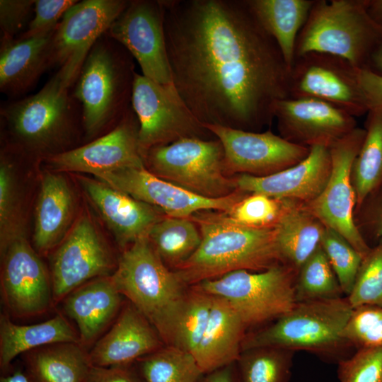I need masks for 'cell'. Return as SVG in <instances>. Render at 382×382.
Masks as SVG:
<instances>
[{
	"mask_svg": "<svg viewBox=\"0 0 382 382\" xmlns=\"http://www.w3.org/2000/svg\"><path fill=\"white\" fill-rule=\"evenodd\" d=\"M173 85L202 123L260 132L291 70L247 0H163Z\"/></svg>",
	"mask_w": 382,
	"mask_h": 382,
	"instance_id": "6da1fadb",
	"label": "cell"
},
{
	"mask_svg": "<svg viewBox=\"0 0 382 382\" xmlns=\"http://www.w3.org/2000/svg\"><path fill=\"white\" fill-rule=\"evenodd\" d=\"M193 218L199 225L201 243L175 271L185 285L193 286L237 270L261 272L283 263L275 228L241 226L224 214Z\"/></svg>",
	"mask_w": 382,
	"mask_h": 382,
	"instance_id": "7a4b0ae2",
	"label": "cell"
},
{
	"mask_svg": "<svg viewBox=\"0 0 382 382\" xmlns=\"http://www.w3.org/2000/svg\"><path fill=\"white\" fill-rule=\"evenodd\" d=\"M110 276L120 294L147 319L163 342L171 345L187 291L176 273L164 265L148 236L124 251Z\"/></svg>",
	"mask_w": 382,
	"mask_h": 382,
	"instance_id": "3957f363",
	"label": "cell"
},
{
	"mask_svg": "<svg viewBox=\"0 0 382 382\" xmlns=\"http://www.w3.org/2000/svg\"><path fill=\"white\" fill-rule=\"evenodd\" d=\"M352 311L346 296L296 302L269 325L245 335L242 352L264 347L305 351L337 364L354 352L342 337Z\"/></svg>",
	"mask_w": 382,
	"mask_h": 382,
	"instance_id": "277c9868",
	"label": "cell"
},
{
	"mask_svg": "<svg viewBox=\"0 0 382 382\" xmlns=\"http://www.w3.org/2000/svg\"><path fill=\"white\" fill-rule=\"evenodd\" d=\"M104 37L90 50L74 83L73 96L81 105L88 137L115 121L120 122L132 106L133 57L118 42Z\"/></svg>",
	"mask_w": 382,
	"mask_h": 382,
	"instance_id": "5b68a950",
	"label": "cell"
},
{
	"mask_svg": "<svg viewBox=\"0 0 382 382\" xmlns=\"http://www.w3.org/2000/svg\"><path fill=\"white\" fill-rule=\"evenodd\" d=\"M382 43V28L366 11V0H317L299 32L295 58L309 52L335 55L356 69L368 68Z\"/></svg>",
	"mask_w": 382,
	"mask_h": 382,
	"instance_id": "8992f818",
	"label": "cell"
},
{
	"mask_svg": "<svg viewBox=\"0 0 382 382\" xmlns=\"http://www.w3.org/2000/svg\"><path fill=\"white\" fill-rule=\"evenodd\" d=\"M297 274L280 263L261 272L233 271L195 285L226 300L248 328L272 323L292 309Z\"/></svg>",
	"mask_w": 382,
	"mask_h": 382,
	"instance_id": "52a82bcc",
	"label": "cell"
},
{
	"mask_svg": "<svg viewBox=\"0 0 382 382\" xmlns=\"http://www.w3.org/2000/svg\"><path fill=\"white\" fill-rule=\"evenodd\" d=\"M74 83L59 69L37 93L2 106L1 116L28 147L45 150L60 146L81 111L79 103L69 94Z\"/></svg>",
	"mask_w": 382,
	"mask_h": 382,
	"instance_id": "ba28073f",
	"label": "cell"
},
{
	"mask_svg": "<svg viewBox=\"0 0 382 382\" xmlns=\"http://www.w3.org/2000/svg\"><path fill=\"white\" fill-rule=\"evenodd\" d=\"M150 172L192 192L209 198L237 190L224 175V151L216 138H183L149 149L144 158Z\"/></svg>",
	"mask_w": 382,
	"mask_h": 382,
	"instance_id": "9c48e42d",
	"label": "cell"
},
{
	"mask_svg": "<svg viewBox=\"0 0 382 382\" xmlns=\"http://www.w3.org/2000/svg\"><path fill=\"white\" fill-rule=\"evenodd\" d=\"M131 105L139 121L138 144L143 159L156 146L187 137H214L187 108L173 84H160L135 72Z\"/></svg>",
	"mask_w": 382,
	"mask_h": 382,
	"instance_id": "30bf717a",
	"label": "cell"
},
{
	"mask_svg": "<svg viewBox=\"0 0 382 382\" xmlns=\"http://www.w3.org/2000/svg\"><path fill=\"white\" fill-rule=\"evenodd\" d=\"M163 0H132L106 34L125 47L139 64L142 75L172 85L164 28Z\"/></svg>",
	"mask_w": 382,
	"mask_h": 382,
	"instance_id": "8fae6325",
	"label": "cell"
},
{
	"mask_svg": "<svg viewBox=\"0 0 382 382\" xmlns=\"http://www.w3.org/2000/svg\"><path fill=\"white\" fill-rule=\"evenodd\" d=\"M365 134L364 128L357 127L329 147L332 169L328 181L316 199L304 204L326 227L346 238L363 257L371 247L354 224L356 195L351 171Z\"/></svg>",
	"mask_w": 382,
	"mask_h": 382,
	"instance_id": "7c38bea8",
	"label": "cell"
},
{
	"mask_svg": "<svg viewBox=\"0 0 382 382\" xmlns=\"http://www.w3.org/2000/svg\"><path fill=\"white\" fill-rule=\"evenodd\" d=\"M289 98L320 100L354 117L369 111L357 69L347 60L326 53L309 52L295 58Z\"/></svg>",
	"mask_w": 382,
	"mask_h": 382,
	"instance_id": "4fadbf2b",
	"label": "cell"
},
{
	"mask_svg": "<svg viewBox=\"0 0 382 382\" xmlns=\"http://www.w3.org/2000/svg\"><path fill=\"white\" fill-rule=\"evenodd\" d=\"M95 177L139 201L161 209L171 217L188 218L204 210L226 212L246 194L237 190L226 197H206L158 177L144 165L127 167Z\"/></svg>",
	"mask_w": 382,
	"mask_h": 382,
	"instance_id": "5bb4252c",
	"label": "cell"
},
{
	"mask_svg": "<svg viewBox=\"0 0 382 382\" xmlns=\"http://www.w3.org/2000/svg\"><path fill=\"white\" fill-rule=\"evenodd\" d=\"M202 125L221 143L226 171L269 175L299 163L310 152V148L288 141L270 129L260 132Z\"/></svg>",
	"mask_w": 382,
	"mask_h": 382,
	"instance_id": "9a60e30c",
	"label": "cell"
},
{
	"mask_svg": "<svg viewBox=\"0 0 382 382\" xmlns=\"http://www.w3.org/2000/svg\"><path fill=\"white\" fill-rule=\"evenodd\" d=\"M1 252V293L9 313L26 318L47 311L54 302L52 279L35 250L15 236Z\"/></svg>",
	"mask_w": 382,
	"mask_h": 382,
	"instance_id": "2e32d148",
	"label": "cell"
},
{
	"mask_svg": "<svg viewBox=\"0 0 382 382\" xmlns=\"http://www.w3.org/2000/svg\"><path fill=\"white\" fill-rule=\"evenodd\" d=\"M128 3L126 0H83L69 8L54 35V65H59L76 81L90 50Z\"/></svg>",
	"mask_w": 382,
	"mask_h": 382,
	"instance_id": "e0dca14e",
	"label": "cell"
},
{
	"mask_svg": "<svg viewBox=\"0 0 382 382\" xmlns=\"http://www.w3.org/2000/svg\"><path fill=\"white\" fill-rule=\"evenodd\" d=\"M112 256L91 220L81 217L56 250L52 262L53 301L93 279L109 276Z\"/></svg>",
	"mask_w": 382,
	"mask_h": 382,
	"instance_id": "ac0fdd59",
	"label": "cell"
},
{
	"mask_svg": "<svg viewBox=\"0 0 382 382\" xmlns=\"http://www.w3.org/2000/svg\"><path fill=\"white\" fill-rule=\"evenodd\" d=\"M138 132L139 121L131 106L109 132L83 146L49 156L47 161L57 171L87 173L94 176L143 166Z\"/></svg>",
	"mask_w": 382,
	"mask_h": 382,
	"instance_id": "d6986e66",
	"label": "cell"
},
{
	"mask_svg": "<svg viewBox=\"0 0 382 382\" xmlns=\"http://www.w3.org/2000/svg\"><path fill=\"white\" fill-rule=\"evenodd\" d=\"M274 117L280 137L308 148H329L357 127L354 116L330 103L310 98L278 101Z\"/></svg>",
	"mask_w": 382,
	"mask_h": 382,
	"instance_id": "ffe728a7",
	"label": "cell"
},
{
	"mask_svg": "<svg viewBox=\"0 0 382 382\" xmlns=\"http://www.w3.org/2000/svg\"><path fill=\"white\" fill-rule=\"evenodd\" d=\"M331 169L329 148L314 146L306 158L293 166L265 176L241 174L235 182L242 192L306 204L323 192Z\"/></svg>",
	"mask_w": 382,
	"mask_h": 382,
	"instance_id": "44dd1931",
	"label": "cell"
},
{
	"mask_svg": "<svg viewBox=\"0 0 382 382\" xmlns=\"http://www.w3.org/2000/svg\"><path fill=\"white\" fill-rule=\"evenodd\" d=\"M160 335L129 302L88 352L92 366L131 364L163 347Z\"/></svg>",
	"mask_w": 382,
	"mask_h": 382,
	"instance_id": "7402d4cb",
	"label": "cell"
},
{
	"mask_svg": "<svg viewBox=\"0 0 382 382\" xmlns=\"http://www.w3.org/2000/svg\"><path fill=\"white\" fill-rule=\"evenodd\" d=\"M80 182L122 246L148 236L154 225L161 219L154 207L98 180L81 178Z\"/></svg>",
	"mask_w": 382,
	"mask_h": 382,
	"instance_id": "603a6c76",
	"label": "cell"
},
{
	"mask_svg": "<svg viewBox=\"0 0 382 382\" xmlns=\"http://www.w3.org/2000/svg\"><path fill=\"white\" fill-rule=\"evenodd\" d=\"M56 28L30 37L1 40V93L16 96L26 92L45 71L54 65L53 37Z\"/></svg>",
	"mask_w": 382,
	"mask_h": 382,
	"instance_id": "cb8c5ba5",
	"label": "cell"
},
{
	"mask_svg": "<svg viewBox=\"0 0 382 382\" xmlns=\"http://www.w3.org/2000/svg\"><path fill=\"white\" fill-rule=\"evenodd\" d=\"M122 296L108 276L86 282L63 299L64 313L76 323L83 347L96 342L115 319Z\"/></svg>",
	"mask_w": 382,
	"mask_h": 382,
	"instance_id": "d4e9b609",
	"label": "cell"
},
{
	"mask_svg": "<svg viewBox=\"0 0 382 382\" xmlns=\"http://www.w3.org/2000/svg\"><path fill=\"white\" fill-rule=\"evenodd\" d=\"M246 329L229 303L213 296L209 319L195 354L204 374L237 362Z\"/></svg>",
	"mask_w": 382,
	"mask_h": 382,
	"instance_id": "484cf974",
	"label": "cell"
},
{
	"mask_svg": "<svg viewBox=\"0 0 382 382\" xmlns=\"http://www.w3.org/2000/svg\"><path fill=\"white\" fill-rule=\"evenodd\" d=\"M74 200L66 180L48 173L42 179L36 208L35 248L45 253L56 245L65 233L73 213Z\"/></svg>",
	"mask_w": 382,
	"mask_h": 382,
	"instance_id": "4316f807",
	"label": "cell"
},
{
	"mask_svg": "<svg viewBox=\"0 0 382 382\" xmlns=\"http://www.w3.org/2000/svg\"><path fill=\"white\" fill-rule=\"evenodd\" d=\"M59 342L80 343L78 332L62 315L33 325H17L0 318V366L7 369L18 354Z\"/></svg>",
	"mask_w": 382,
	"mask_h": 382,
	"instance_id": "83f0119b",
	"label": "cell"
},
{
	"mask_svg": "<svg viewBox=\"0 0 382 382\" xmlns=\"http://www.w3.org/2000/svg\"><path fill=\"white\" fill-rule=\"evenodd\" d=\"M252 12L275 40L291 71L297 37L307 21L312 0H247Z\"/></svg>",
	"mask_w": 382,
	"mask_h": 382,
	"instance_id": "f1b7e54d",
	"label": "cell"
},
{
	"mask_svg": "<svg viewBox=\"0 0 382 382\" xmlns=\"http://www.w3.org/2000/svg\"><path fill=\"white\" fill-rule=\"evenodd\" d=\"M325 226L303 204L291 202L275 226L283 263L296 270L320 245Z\"/></svg>",
	"mask_w": 382,
	"mask_h": 382,
	"instance_id": "f546056e",
	"label": "cell"
},
{
	"mask_svg": "<svg viewBox=\"0 0 382 382\" xmlns=\"http://www.w3.org/2000/svg\"><path fill=\"white\" fill-rule=\"evenodd\" d=\"M27 366L35 382H86L92 364L77 342H59L29 352Z\"/></svg>",
	"mask_w": 382,
	"mask_h": 382,
	"instance_id": "4dcf8cb0",
	"label": "cell"
},
{
	"mask_svg": "<svg viewBox=\"0 0 382 382\" xmlns=\"http://www.w3.org/2000/svg\"><path fill=\"white\" fill-rule=\"evenodd\" d=\"M364 129L365 137L351 171L356 207L382 186V110L368 112Z\"/></svg>",
	"mask_w": 382,
	"mask_h": 382,
	"instance_id": "1f68e13d",
	"label": "cell"
},
{
	"mask_svg": "<svg viewBox=\"0 0 382 382\" xmlns=\"http://www.w3.org/2000/svg\"><path fill=\"white\" fill-rule=\"evenodd\" d=\"M148 238L161 260L175 267L196 251L202 239L192 221L171 216L156 222Z\"/></svg>",
	"mask_w": 382,
	"mask_h": 382,
	"instance_id": "d6a6232c",
	"label": "cell"
},
{
	"mask_svg": "<svg viewBox=\"0 0 382 382\" xmlns=\"http://www.w3.org/2000/svg\"><path fill=\"white\" fill-rule=\"evenodd\" d=\"M144 382H199L203 373L195 357L166 345L139 360Z\"/></svg>",
	"mask_w": 382,
	"mask_h": 382,
	"instance_id": "836d02e7",
	"label": "cell"
},
{
	"mask_svg": "<svg viewBox=\"0 0 382 382\" xmlns=\"http://www.w3.org/2000/svg\"><path fill=\"white\" fill-rule=\"evenodd\" d=\"M296 352L272 347L244 350L237 361L241 382H288Z\"/></svg>",
	"mask_w": 382,
	"mask_h": 382,
	"instance_id": "e575fe53",
	"label": "cell"
},
{
	"mask_svg": "<svg viewBox=\"0 0 382 382\" xmlns=\"http://www.w3.org/2000/svg\"><path fill=\"white\" fill-rule=\"evenodd\" d=\"M338 279L323 249L319 247L298 271L295 296L296 302L343 297Z\"/></svg>",
	"mask_w": 382,
	"mask_h": 382,
	"instance_id": "d590c367",
	"label": "cell"
},
{
	"mask_svg": "<svg viewBox=\"0 0 382 382\" xmlns=\"http://www.w3.org/2000/svg\"><path fill=\"white\" fill-rule=\"evenodd\" d=\"M212 301V295L197 285L192 286L187 292L170 346L195 357L209 319Z\"/></svg>",
	"mask_w": 382,
	"mask_h": 382,
	"instance_id": "8d00e7d4",
	"label": "cell"
},
{
	"mask_svg": "<svg viewBox=\"0 0 382 382\" xmlns=\"http://www.w3.org/2000/svg\"><path fill=\"white\" fill-rule=\"evenodd\" d=\"M293 202L261 193H248L224 216L231 221L250 228H275Z\"/></svg>",
	"mask_w": 382,
	"mask_h": 382,
	"instance_id": "74e56055",
	"label": "cell"
},
{
	"mask_svg": "<svg viewBox=\"0 0 382 382\" xmlns=\"http://www.w3.org/2000/svg\"><path fill=\"white\" fill-rule=\"evenodd\" d=\"M346 297L352 308L363 305L382 307V239L362 257L353 287Z\"/></svg>",
	"mask_w": 382,
	"mask_h": 382,
	"instance_id": "f35d334b",
	"label": "cell"
},
{
	"mask_svg": "<svg viewBox=\"0 0 382 382\" xmlns=\"http://www.w3.org/2000/svg\"><path fill=\"white\" fill-rule=\"evenodd\" d=\"M345 296L350 293L363 256L335 230L326 227L320 241Z\"/></svg>",
	"mask_w": 382,
	"mask_h": 382,
	"instance_id": "ab89813d",
	"label": "cell"
},
{
	"mask_svg": "<svg viewBox=\"0 0 382 382\" xmlns=\"http://www.w3.org/2000/svg\"><path fill=\"white\" fill-rule=\"evenodd\" d=\"M342 337L356 350L382 347V307L363 305L352 308Z\"/></svg>",
	"mask_w": 382,
	"mask_h": 382,
	"instance_id": "60d3db41",
	"label": "cell"
},
{
	"mask_svg": "<svg viewBox=\"0 0 382 382\" xmlns=\"http://www.w3.org/2000/svg\"><path fill=\"white\" fill-rule=\"evenodd\" d=\"M339 382H382V347L356 350L337 364Z\"/></svg>",
	"mask_w": 382,
	"mask_h": 382,
	"instance_id": "b9f144b4",
	"label": "cell"
},
{
	"mask_svg": "<svg viewBox=\"0 0 382 382\" xmlns=\"http://www.w3.org/2000/svg\"><path fill=\"white\" fill-rule=\"evenodd\" d=\"M354 221L359 234L370 247L382 239V186L356 207Z\"/></svg>",
	"mask_w": 382,
	"mask_h": 382,
	"instance_id": "7bdbcfd3",
	"label": "cell"
},
{
	"mask_svg": "<svg viewBox=\"0 0 382 382\" xmlns=\"http://www.w3.org/2000/svg\"><path fill=\"white\" fill-rule=\"evenodd\" d=\"M76 0H37L34 17L27 30L18 37L27 38L55 29L66 11L77 3Z\"/></svg>",
	"mask_w": 382,
	"mask_h": 382,
	"instance_id": "ee69618b",
	"label": "cell"
},
{
	"mask_svg": "<svg viewBox=\"0 0 382 382\" xmlns=\"http://www.w3.org/2000/svg\"><path fill=\"white\" fill-rule=\"evenodd\" d=\"M34 0H1L0 1V28L1 40L15 39L28 20Z\"/></svg>",
	"mask_w": 382,
	"mask_h": 382,
	"instance_id": "f6af8a7d",
	"label": "cell"
},
{
	"mask_svg": "<svg viewBox=\"0 0 382 382\" xmlns=\"http://www.w3.org/2000/svg\"><path fill=\"white\" fill-rule=\"evenodd\" d=\"M10 163L4 160L0 167V228L3 250L8 240V228L13 212L14 192Z\"/></svg>",
	"mask_w": 382,
	"mask_h": 382,
	"instance_id": "bcb514c9",
	"label": "cell"
},
{
	"mask_svg": "<svg viewBox=\"0 0 382 382\" xmlns=\"http://www.w3.org/2000/svg\"><path fill=\"white\" fill-rule=\"evenodd\" d=\"M357 76L369 110H382V76L369 68L357 69Z\"/></svg>",
	"mask_w": 382,
	"mask_h": 382,
	"instance_id": "7dc6e473",
	"label": "cell"
},
{
	"mask_svg": "<svg viewBox=\"0 0 382 382\" xmlns=\"http://www.w3.org/2000/svg\"><path fill=\"white\" fill-rule=\"evenodd\" d=\"M86 382H144L131 364L112 366H92Z\"/></svg>",
	"mask_w": 382,
	"mask_h": 382,
	"instance_id": "c3c4849f",
	"label": "cell"
},
{
	"mask_svg": "<svg viewBox=\"0 0 382 382\" xmlns=\"http://www.w3.org/2000/svg\"><path fill=\"white\" fill-rule=\"evenodd\" d=\"M234 364L203 374L199 382H241L238 371L236 372L234 369Z\"/></svg>",
	"mask_w": 382,
	"mask_h": 382,
	"instance_id": "681fc988",
	"label": "cell"
},
{
	"mask_svg": "<svg viewBox=\"0 0 382 382\" xmlns=\"http://www.w3.org/2000/svg\"><path fill=\"white\" fill-rule=\"evenodd\" d=\"M366 11L371 19L382 28V0H366Z\"/></svg>",
	"mask_w": 382,
	"mask_h": 382,
	"instance_id": "f907efd6",
	"label": "cell"
},
{
	"mask_svg": "<svg viewBox=\"0 0 382 382\" xmlns=\"http://www.w3.org/2000/svg\"><path fill=\"white\" fill-rule=\"evenodd\" d=\"M368 68L382 76V43L372 52Z\"/></svg>",
	"mask_w": 382,
	"mask_h": 382,
	"instance_id": "816d5d0a",
	"label": "cell"
},
{
	"mask_svg": "<svg viewBox=\"0 0 382 382\" xmlns=\"http://www.w3.org/2000/svg\"><path fill=\"white\" fill-rule=\"evenodd\" d=\"M0 382H30V380L21 371L1 377Z\"/></svg>",
	"mask_w": 382,
	"mask_h": 382,
	"instance_id": "f5cc1de1",
	"label": "cell"
}]
</instances>
